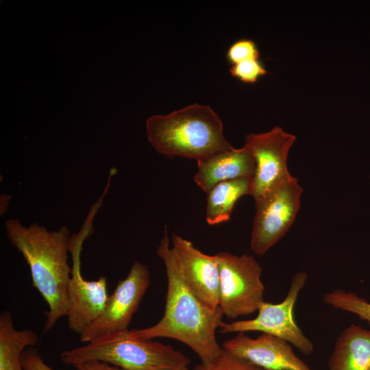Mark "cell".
<instances>
[{"label":"cell","instance_id":"8","mask_svg":"<svg viewBox=\"0 0 370 370\" xmlns=\"http://www.w3.org/2000/svg\"><path fill=\"white\" fill-rule=\"evenodd\" d=\"M90 231V225H86L79 233L71 236L70 241L73 265L67 288V324L79 336L100 316L109 297L105 277L90 281L82 274L80 255Z\"/></svg>","mask_w":370,"mask_h":370},{"label":"cell","instance_id":"11","mask_svg":"<svg viewBox=\"0 0 370 370\" xmlns=\"http://www.w3.org/2000/svg\"><path fill=\"white\" fill-rule=\"evenodd\" d=\"M172 242L188 286L206 306L219 308L220 277L216 255L201 252L191 241L175 234Z\"/></svg>","mask_w":370,"mask_h":370},{"label":"cell","instance_id":"3","mask_svg":"<svg viewBox=\"0 0 370 370\" xmlns=\"http://www.w3.org/2000/svg\"><path fill=\"white\" fill-rule=\"evenodd\" d=\"M147 135L154 149L166 156L197 162L233 147L225 138L223 123L208 106L190 105L146 121Z\"/></svg>","mask_w":370,"mask_h":370},{"label":"cell","instance_id":"18","mask_svg":"<svg viewBox=\"0 0 370 370\" xmlns=\"http://www.w3.org/2000/svg\"><path fill=\"white\" fill-rule=\"evenodd\" d=\"M194 370H267L247 360L221 348L219 354L210 362L197 365Z\"/></svg>","mask_w":370,"mask_h":370},{"label":"cell","instance_id":"16","mask_svg":"<svg viewBox=\"0 0 370 370\" xmlns=\"http://www.w3.org/2000/svg\"><path fill=\"white\" fill-rule=\"evenodd\" d=\"M252 179L238 178L221 182L208 193L206 220L210 225L230 220L236 201L243 196L251 195Z\"/></svg>","mask_w":370,"mask_h":370},{"label":"cell","instance_id":"21","mask_svg":"<svg viewBox=\"0 0 370 370\" xmlns=\"http://www.w3.org/2000/svg\"><path fill=\"white\" fill-rule=\"evenodd\" d=\"M21 362L23 370H55L45 363L34 347L24 350L21 356Z\"/></svg>","mask_w":370,"mask_h":370},{"label":"cell","instance_id":"23","mask_svg":"<svg viewBox=\"0 0 370 370\" xmlns=\"http://www.w3.org/2000/svg\"><path fill=\"white\" fill-rule=\"evenodd\" d=\"M180 370H189V369H188V367H184L181 369Z\"/></svg>","mask_w":370,"mask_h":370},{"label":"cell","instance_id":"22","mask_svg":"<svg viewBox=\"0 0 370 370\" xmlns=\"http://www.w3.org/2000/svg\"><path fill=\"white\" fill-rule=\"evenodd\" d=\"M77 370H123L117 367L100 361H88L74 366Z\"/></svg>","mask_w":370,"mask_h":370},{"label":"cell","instance_id":"12","mask_svg":"<svg viewBox=\"0 0 370 370\" xmlns=\"http://www.w3.org/2000/svg\"><path fill=\"white\" fill-rule=\"evenodd\" d=\"M222 348L267 370H312L288 342L269 334L253 338L238 332L224 341Z\"/></svg>","mask_w":370,"mask_h":370},{"label":"cell","instance_id":"14","mask_svg":"<svg viewBox=\"0 0 370 370\" xmlns=\"http://www.w3.org/2000/svg\"><path fill=\"white\" fill-rule=\"evenodd\" d=\"M329 370H370V329L352 324L338 337Z\"/></svg>","mask_w":370,"mask_h":370},{"label":"cell","instance_id":"15","mask_svg":"<svg viewBox=\"0 0 370 370\" xmlns=\"http://www.w3.org/2000/svg\"><path fill=\"white\" fill-rule=\"evenodd\" d=\"M39 341L33 330L14 328L9 311L0 314V370H23L21 356L26 347L34 346Z\"/></svg>","mask_w":370,"mask_h":370},{"label":"cell","instance_id":"5","mask_svg":"<svg viewBox=\"0 0 370 370\" xmlns=\"http://www.w3.org/2000/svg\"><path fill=\"white\" fill-rule=\"evenodd\" d=\"M219 267V307L230 320L258 311L264 301L262 268L251 255L225 251L215 254Z\"/></svg>","mask_w":370,"mask_h":370},{"label":"cell","instance_id":"6","mask_svg":"<svg viewBox=\"0 0 370 370\" xmlns=\"http://www.w3.org/2000/svg\"><path fill=\"white\" fill-rule=\"evenodd\" d=\"M308 281L306 272L299 271L292 278L288 291L282 301L278 304L263 301L257 316L251 319L222 322L219 328L223 334L260 332L288 342L304 354L314 351L312 342L297 325L293 310L299 294Z\"/></svg>","mask_w":370,"mask_h":370},{"label":"cell","instance_id":"20","mask_svg":"<svg viewBox=\"0 0 370 370\" xmlns=\"http://www.w3.org/2000/svg\"><path fill=\"white\" fill-rule=\"evenodd\" d=\"M226 59L231 65L250 59H260L256 42L250 39H239L233 42L226 52Z\"/></svg>","mask_w":370,"mask_h":370},{"label":"cell","instance_id":"1","mask_svg":"<svg viewBox=\"0 0 370 370\" xmlns=\"http://www.w3.org/2000/svg\"><path fill=\"white\" fill-rule=\"evenodd\" d=\"M156 254L164 262L167 291L164 314L152 326L131 330L140 338H172L189 347L201 362H211L220 352L217 330L223 322L221 309H211L192 292L183 277L178 259L169 245L167 228L157 247Z\"/></svg>","mask_w":370,"mask_h":370},{"label":"cell","instance_id":"19","mask_svg":"<svg viewBox=\"0 0 370 370\" xmlns=\"http://www.w3.org/2000/svg\"><path fill=\"white\" fill-rule=\"evenodd\" d=\"M230 72L232 76L245 84H254L267 73L260 59L247 60L232 65Z\"/></svg>","mask_w":370,"mask_h":370},{"label":"cell","instance_id":"7","mask_svg":"<svg viewBox=\"0 0 370 370\" xmlns=\"http://www.w3.org/2000/svg\"><path fill=\"white\" fill-rule=\"evenodd\" d=\"M303 188L291 174L263 197L255 201L250 247L264 254L288 232L300 207Z\"/></svg>","mask_w":370,"mask_h":370},{"label":"cell","instance_id":"17","mask_svg":"<svg viewBox=\"0 0 370 370\" xmlns=\"http://www.w3.org/2000/svg\"><path fill=\"white\" fill-rule=\"evenodd\" d=\"M323 301L334 308L353 313L370 326V302L353 292L336 289L323 295Z\"/></svg>","mask_w":370,"mask_h":370},{"label":"cell","instance_id":"2","mask_svg":"<svg viewBox=\"0 0 370 370\" xmlns=\"http://www.w3.org/2000/svg\"><path fill=\"white\" fill-rule=\"evenodd\" d=\"M5 227L12 246L29 265L32 285L49 306V310L44 312V331L47 332L67 314V288L71 272L68 263L69 230L62 226L49 231L36 223L26 227L18 219L8 220Z\"/></svg>","mask_w":370,"mask_h":370},{"label":"cell","instance_id":"10","mask_svg":"<svg viewBox=\"0 0 370 370\" xmlns=\"http://www.w3.org/2000/svg\"><path fill=\"white\" fill-rule=\"evenodd\" d=\"M295 140V135L279 126L267 132L245 136L244 145L252 153L256 163L251 192L254 201L265 196L290 175L287 158Z\"/></svg>","mask_w":370,"mask_h":370},{"label":"cell","instance_id":"9","mask_svg":"<svg viewBox=\"0 0 370 370\" xmlns=\"http://www.w3.org/2000/svg\"><path fill=\"white\" fill-rule=\"evenodd\" d=\"M150 284L147 266L135 261L126 278L119 281L109 295L102 313L80 335V341L88 343L105 335L129 330L132 317Z\"/></svg>","mask_w":370,"mask_h":370},{"label":"cell","instance_id":"13","mask_svg":"<svg viewBox=\"0 0 370 370\" xmlns=\"http://www.w3.org/2000/svg\"><path fill=\"white\" fill-rule=\"evenodd\" d=\"M194 181L207 194L217 184L238 178L253 179L256 163L249 149H240L219 152L197 162Z\"/></svg>","mask_w":370,"mask_h":370},{"label":"cell","instance_id":"4","mask_svg":"<svg viewBox=\"0 0 370 370\" xmlns=\"http://www.w3.org/2000/svg\"><path fill=\"white\" fill-rule=\"evenodd\" d=\"M62 362L73 365L100 361L123 370H180L190 360L172 346L134 336L131 330L97 338L86 345L63 351Z\"/></svg>","mask_w":370,"mask_h":370}]
</instances>
